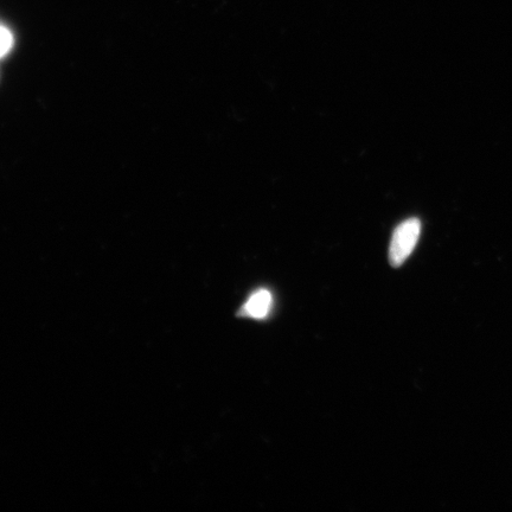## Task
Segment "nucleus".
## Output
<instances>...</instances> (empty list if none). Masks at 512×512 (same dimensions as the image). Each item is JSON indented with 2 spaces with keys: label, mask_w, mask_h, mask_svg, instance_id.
<instances>
[{
  "label": "nucleus",
  "mask_w": 512,
  "mask_h": 512,
  "mask_svg": "<svg viewBox=\"0 0 512 512\" xmlns=\"http://www.w3.org/2000/svg\"><path fill=\"white\" fill-rule=\"evenodd\" d=\"M272 303V293L267 290H259L249 297L240 313L248 318L265 319L272 309Z\"/></svg>",
  "instance_id": "2"
},
{
  "label": "nucleus",
  "mask_w": 512,
  "mask_h": 512,
  "mask_svg": "<svg viewBox=\"0 0 512 512\" xmlns=\"http://www.w3.org/2000/svg\"><path fill=\"white\" fill-rule=\"evenodd\" d=\"M12 41L14 40H12L11 32L4 27H0V57L9 53Z\"/></svg>",
  "instance_id": "3"
},
{
  "label": "nucleus",
  "mask_w": 512,
  "mask_h": 512,
  "mask_svg": "<svg viewBox=\"0 0 512 512\" xmlns=\"http://www.w3.org/2000/svg\"><path fill=\"white\" fill-rule=\"evenodd\" d=\"M421 233V222L419 219H409L399 224L393 234L389 248V261L393 267L403 265L413 253Z\"/></svg>",
  "instance_id": "1"
}]
</instances>
